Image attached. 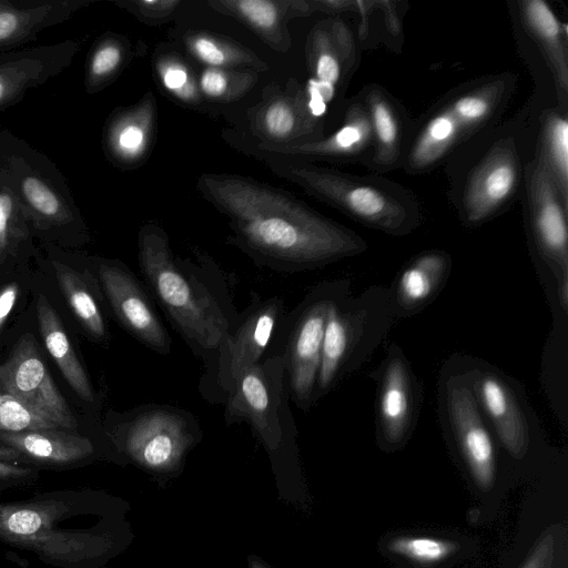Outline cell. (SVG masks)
Here are the masks:
<instances>
[{
	"instance_id": "cell-4",
	"label": "cell",
	"mask_w": 568,
	"mask_h": 568,
	"mask_svg": "<svg viewBox=\"0 0 568 568\" xmlns=\"http://www.w3.org/2000/svg\"><path fill=\"white\" fill-rule=\"evenodd\" d=\"M0 184L9 190L38 236L81 242L87 227L55 163L11 131L0 130Z\"/></svg>"
},
{
	"instance_id": "cell-43",
	"label": "cell",
	"mask_w": 568,
	"mask_h": 568,
	"mask_svg": "<svg viewBox=\"0 0 568 568\" xmlns=\"http://www.w3.org/2000/svg\"><path fill=\"white\" fill-rule=\"evenodd\" d=\"M0 460L18 465L28 464L26 458L16 449L4 445L0 442Z\"/></svg>"
},
{
	"instance_id": "cell-21",
	"label": "cell",
	"mask_w": 568,
	"mask_h": 568,
	"mask_svg": "<svg viewBox=\"0 0 568 568\" xmlns=\"http://www.w3.org/2000/svg\"><path fill=\"white\" fill-rule=\"evenodd\" d=\"M0 442L19 452L27 463L52 468L73 467L87 460L94 452L89 438L57 428L0 432Z\"/></svg>"
},
{
	"instance_id": "cell-25",
	"label": "cell",
	"mask_w": 568,
	"mask_h": 568,
	"mask_svg": "<svg viewBox=\"0 0 568 568\" xmlns=\"http://www.w3.org/2000/svg\"><path fill=\"white\" fill-rule=\"evenodd\" d=\"M39 327L48 352L74 392L87 403L94 402L90 379L73 352L55 311L42 295L37 304Z\"/></svg>"
},
{
	"instance_id": "cell-28",
	"label": "cell",
	"mask_w": 568,
	"mask_h": 568,
	"mask_svg": "<svg viewBox=\"0 0 568 568\" xmlns=\"http://www.w3.org/2000/svg\"><path fill=\"white\" fill-rule=\"evenodd\" d=\"M449 266L442 251H429L416 257L400 274L397 297L405 307H416L434 295Z\"/></svg>"
},
{
	"instance_id": "cell-34",
	"label": "cell",
	"mask_w": 568,
	"mask_h": 568,
	"mask_svg": "<svg viewBox=\"0 0 568 568\" xmlns=\"http://www.w3.org/2000/svg\"><path fill=\"white\" fill-rule=\"evenodd\" d=\"M224 4L264 34H271L280 24L278 3L268 0L229 1Z\"/></svg>"
},
{
	"instance_id": "cell-26",
	"label": "cell",
	"mask_w": 568,
	"mask_h": 568,
	"mask_svg": "<svg viewBox=\"0 0 568 568\" xmlns=\"http://www.w3.org/2000/svg\"><path fill=\"white\" fill-rule=\"evenodd\" d=\"M354 333L352 317L335 300L326 320L314 400L327 392L336 381L352 348Z\"/></svg>"
},
{
	"instance_id": "cell-31",
	"label": "cell",
	"mask_w": 568,
	"mask_h": 568,
	"mask_svg": "<svg viewBox=\"0 0 568 568\" xmlns=\"http://www.w3.org/2000/svg\"><path fill=\"white\" fill-rule=\"evenodd\" d=\"M32 227L12 193L0 184V264L30 245Z\"/></svg>"
},
{
	"instance_id": "cell-14",
	"label": "cell",
	"mask_w": 568,
	"mask_h": 568,
	"mask_svg": "<svg viewBox=\"0 0 568 568\" xmlns=\"http://www.w3.org/2000/svg\"><path fill=\"white\" fill-rule=\"evenodd\" d=\"M99 280L120 324L155 353L171 352L172 341L145 287L120 263L101 261Z\"/></svg>"
},
{
	"instance_id": "cell-1",
	"label": "cell",
	"mask_w": 568,
	"mask_h": 568,
	"mask_svg": "<svg viewBox=\"0 0 568 568\" xmlns=\"http://www.w3.org/2000/svg\"><path fill=\"white\" fill-rule=\"evenodd\" d=\"M202 189L230 217L242 250L277 272L312 268L365 250L357 234L255 182L209 175Z\"/></svg>"
},
{
	"instance_id": "cell-36",
	"label": "cell",
	"mask_w": 568,
	"mask_h": 568,
	"mask_svg": "<svg viewBox=\"0 0 568 568\" xmlns=\"http://www.w3.org/2000/svg\"><path fill=\"white\" fill-rule=\"evenodd\" d=\"M39 478L37 469L0 460V490L28 487Z\"/></svg>"
},
{
	"instance_id": "cell-22",
	"label": "cell",
	"mask_w": 568,
	"mask_h": 568,
	"mask_svg": "<svg viewBox=\"0 0 568 568\" xmlns=\"http://www.w3.org/2000/svg\"><path fill=\"white\" fill-rule=\"evenodd\" d=\"M262 148L266 151L338 160L363 158L372 149L369 118L363 101L357 97L349 103L341 126L328 136L292 146L266 144Z\"/></svg>"
},
{
	"instance_id": "cell-16",
	"label": "cell",
	"mask_w": 568,
	"mask_h": 568,
	"mask_svg": "<svg viewBox=\"0 0 568 568\" xmlns=\"http://www.w3.org/2000/svg\"><path fill=\"white\" fill-rule=\"evenodd\" d=\"M79 50L78 41L67 39L0 53V111L19 103L30 89L62 73Z\"/></svg>"
},
{
	"instance_id": "cell-32",
	"label": "cell",
	"mask_w": 568,
	"mask_h": 568,
	"mask_svg": "<svg viewBox=\"0 0 568 568\" xmlns=\"http://www.w3.org/2000/svg\"><path fill=\"white\" fill-rule=\"evenodd\" d=\"M388 551L418 564L430 565L444 560L457 550V545L450 540L403 536L388 542Z\"/></svg>"
},
{
	"instance_id": "cell-2",
	"label": "cell",
	"mask_w": 568,
	"mask_h": 568,
	"mask_svg": "<svg viewBox=\"0 0 568 568\" xmlns=\"http://www.w3.org/2000/svg\"><path fill=\"white\" fill-rule=\"evenodd\" d=\"M102 497L88 488L0 503V541L52 568H95L108 548Z\"/></svg>"
},
{
	"instance_id": "cell-27",
	"label": "cell",
	"mask_w": 568,
	"mask_h": 568,
	"mask_svg": "<svg viewBox=\"0 0 568 568\" xmlns=\"http://www.w3.org/2000/svg\"><path fill=\"white\" fill-rule=\"evenodd\" d=\"M536 156L568 205V111L555 108L542 113Z\"/></svg>"
},
{
	"instance_id": "cell-40",
	"label": "cell",
	"mask_w": 568,
	"mask_h": 568,
	"mask_svg": "<svg viewBox=\"0 0 568 568\" xmlns=\"http://www.w3.org/2000/svg\"><path fill=\"white\" fill-rule=\"evenodd\" d=\"M19 286L10 283L0 288V328L9 316L17 301Z\"/></svg>"
},
{
	"instance_id": "cell-33",
	"label": "cell",
	"mask_w": 568,
	"mask_h": 568,
	"mask_svg": "<svg viewBox=\"0 0 568 568\" xmlns=\"http://www.w3.org/2000/svg\"><path fill=\"white\" fill-rule=\"evenodd\" d=\"M51 428L59 427L37 415L0 385V432L20 433Z\"/></svg>"
},
{
	"instance_id": "cell-42",
	"label": "cell",
	"mask_w": 568,
	"mask_h": 568,
	"mask_svg": "<svg viewBox=\"0 0 568 568\" xmlns=\"http://www.w3.org/2000/svg\"><path fill=\"white\" fill-rule=\"evenodd\" d=\"M379 8L383 10L385 16V23L388 31L398 37L400 34V20L399 11L395 8V2L392 1H379Z\"/></svg>"
},
{
	"instance_id": "cell-15",
	"label": "cell",
	"mask_w": 568,
	"mask_h": 568,
	"mask_svg": "<svg viewBox=\"0 0 568 568\" xmlns=\"http://www.w3.org/2000/svg\"><path fill=\"white\" fill-rule=\"evenodd\" d=\"M357 43L353 31L341 20L320 26L313 36L312 65L314 77L308 81V112L321 116L346 81L357 62Z\"/></svg>"
},
{
	"instance_id": "cell-39",
	"label": "cell",
	"mask_w": 568,
	"mask_h": 568,
	"mask_svg": "<svg viewBox=\"0 0 568 568\" xmlns=\"http://www.w3.org/2000/svg\"><path fill=\"white\" fill-rule=\"evenodd\" d=\"M201 88L209 97H220L227 88V78L217 69H207L201 75Z\"/></svg>"
},
{
	"instance_id": "cell-13",
	"label": "cell",
	"mask_w": 568,
	"mask_h": 568,
	"mask_svg": "<svg viewBox=\"0 0 568 568\" xmlns=\"http://www.w3.org/2000/svg\"><path fill=\"white\" fill-rule=\"evenodd\" d=\"M0 385L55 426L77 428V420L57 389L31 336H22L8 361L0 365Z\"/></svg>"
},
{
	"instance_id": "cell-30",
	"label": "cell",
	"mask_w": 568,
	"mask_h": 568,
	"mask_svg": "<svg viewBox=\"0 0 568 568\" xmlns=\"http://www.w3.org/2000/svg\"><path fill=\"white\" fill-rule=\"evenodd\" d=\"M125 47L114 34H105L91 48L84 67V87L88 93L102 90L123 64Z\"/></svg>"
},
{
	"instance_id": "cell-12",
	"label": "cell",
	"mask_w": 568,
	"mask_h": 568,
	"mask_svg": "<svg viewBox=\"0 0 568 568\" xmlns=\"http://www.w3.org/2000/svg\"><path fill=\"white\" fill-rule=\"evenodd\" d=\"M125 445L149 466L169 463L199 434L200 424L187 410L168 404H146L119 424Z\"/></svg>"
},
{
	"instance_id": "cell-29",
	"label": "cell",
	"mask_w": 568,
	"mask_h": 568,
	"mask_svg": "<svg viewBox=\"0 0 568 568\" xmlns=\"http://www.w3.org/2000/svg\"><path fill=\"white\" fill-rule=\"evenodd\" d=\"M51 263L61 291L79 322L94 338H105V321L90 286L80 273L65 263L57 258Z\"/></svg>"
},
{
	"instance_id": "cell-11",
	"label": "cell",
	"mask_w": 568,
	"mask_h": 568,
	"mask_svg": "<svg viewBox=\"0 0 568 568\" xmlns=\"http://www.w3.org/2000/svg\"><path fill=\"white\" fill-rule=\"evenodd\" d=\"M524 169L514 139L494 143L473 168L464 185L459 203L463 222L476 226L506 209L518 194Z\"/></svg>"
},
{
	"instance_id": "cell-10",
	"label": "cell",
	"mask_w": 568,
	"mask_h": 568,
	"mask_svg": "<svg viewBox=\"0 0 568 568\" xmlns=\"http://www.w3.org/2000/svg\"><path fill=\"white\" fill-rule=\"evenodd\" d=\"M525 210L532 240L540 255L558 275L561 306L568 305V205L540 160L524 169Z\"/></svg>"
},
{
	"instance_id": "cell-24",
	"label": "cell",
	"mask_w": 568,
	"mask_h": 568,
	"mask_svg": "<svg viewBox=\"0 0 568 568\" xmlns=\"http://www.w3.org/2000/svg\"><path fill=\"white\" fill-rule=\"evenodd\" d=\"M413 415V392L408 369L399 357L386 366L381 394L379 419L385 438L396 444L406 435Z\"/></svg>"
},
{
	"instance_id": "cell-41",
	"label": "cell",
	"mask_w": 568,
	"mask_h": 568,
	"mask_svg": "<svg viewBox=\"0 0 568 568\" xmlns=\"http://www.w3.org/2000/svg\"><path fill=\"white\" fill-rule=\"evenodd\" d=\"M162 80L166 89L179 91L186 84L187 73L179 65H170L163 70Z\"/></svg>"
},
{
	"instance_id": "cell-3",
	"label": "cell",
	"mask_w": 568,
	"mask_h": 568,
	"mask_svg": "<svg viewBox=\"0 0 568 568\" xmlns=\"http://www.w3.org/2000/svg\"><path fill=\"white\" fill-rule=\"evenodd\" d=\"M139 261L155 301L192 352L209 363L240 314L215 275L176 261L165 235L145 229L140 235Z\"/></svg>"
},
{
	"instance_id": "cell-20",
	"label": "cell",
	"mask_w": 568,
	"mask_h": 568,
	"mask_svg": "<svg viewBox=\"0 0 568 568\" xmlns=\"http://www.w3.org/2000/svg\"><path fill=\"white\" fill-rule=\"evenodd\" d=\"M372 129V149L367 165L387 172L402 165L408 140L405 115L397 101L377 84L366 85L358 95Z\"/></svg>"
},
{
	"instance_id": "cell-7",
	"label": "cell",
	"mask_w": 568,
	"mask_h": 568,
	"mask_svg": "<svg viewBox=\"0 0 568 568\" xmlns=\"http://www.w3.org/2000/svg\"><path fill=\"white\" fill-rule=\"evenodd\" d=\"M283 318L284 303L281 297L261 300L255 296L252 300L212 359L205 364L200 390L207 400L225 399L240 375L263 358Z\"/></svg>"
},
{
	"instance_id": "cell-9",
	"label": "cell",
	"mask_w": 568,
	"mask_h": 568,
	"mask_svg": "<svg viewBox=\"0 0 568 568\" xmlns=\"http://www.w3.org/2000/svg\"><path fill=\"white\" fill-rule=\"evenodd\" d=\"M336 298L329 287L314 290L288 318L282 349L288 397L301 409L314 402L323 338L331 305Z\"/></svg>"
},
{
	"instance_id": "cell-37",
	"label": "cell",
	"mask_w": 568,
	"mask_h": 568,
	"mask_svg": "<svg viewBox=\"0 0 568 568\" xmlns=\"http://www.w3.org/2000/svg\"><path fill=\"white\" fill-rule=\"evenodd\" d=\"M554 537L545 535L535 546L521 568H552Z\"/></svg>"
},
{
	"instance_id": "cell-38",
	"label": "cell",
	"mask_w": 568,
	"mask_h": 568,
	"mask_svg": "<svg viewBox=\"0 0 568 568\" xmlns=\"http://www.w3.org/2000/svg\"><path fill=\"white\" fill-rule=\"evenodd\" d=\"M194 54L203 62L211 65H221L226 61L225 52L211 39L197 37L192 42Z\"/></svg>"
},
{
	"instance_id": "cell-23",
	"label": "cell",
	"mask_w": 568,
	"mask_h": 568,
	"mask_svg": "<svg viewBox=\"0 0 568 568\" xmlns=\"http://www.w3.org/2000/svg\"><path fill=\"white\" fill-rule=\"evenodd\" d=\"M474 395L493 422L508 452L520 458L527 450L529 434L526 418L510 388L494 374L478 377Z\"/></svg>"
},
{
	"instance_id": "cell-8",
	"label": "cell",
	"mask_w": 568,
	"mask_h": 568,
	"mask_svg": "<svg viewBox=\"0 0 568 568\" xmlns=\"http://www.w3.org/2000/svg\"><path fill=\"white\" fill-rule=\"evenodd\" d=\"M284 358L281 353L245 369L225 397L227 425L246 420L268 445L295 426L288 405Z\"/></svg>"
},
{
	"instance_id": "cell-6",
	"label": "cell",
	"mask_w": 568,
	"mask_h": 568,
	"mask_svg": "<svg viewBox=\"0 0 568 568\" xmlns=\"http://www.w3.org/2000/svg\"><path fill=\"white\" fill-rule=\"evenodd\" d=\"M293 179L321 200L369 227L404 234L418 223L419 206L400 185L311 164L293 168Z\"/></svg>"
},
{
	"instance_id": "cell-19",
	"label": "cell",
	"mask_w": 568,
	"mask_h": 568,
	"mask_svg": "<svg viewBox=\"0 0 568 568\" xmlns=\"http://www.w3.org/2000/svg\"><path fill=\"white\" fill-rule=\"evenodd\" d=\"M92 0H0V53L34 41L50 27L69 20Z\"/></svg>"
},
{
	"instance_id": "cell-5",
	"label": "cell",
	"mask_w": 568,
	"mask_h": 568,
	"mask_svg": "<svg viewBox=\"0 0 568 568\" xmlns=\"http://www.w3.org/2000/svg\"><path fill=\"white\" fill-rule=\"evenodd\" d=\"M509 74L491 75L455 91L438 104L407 142L402 166L409 174L438 165L456 146L490 124L513 91Z\"/></svg>"
},
{
	"instance_id": "cell-18",
	"label": "cell",
	"mask_w": 568,
	"mask_h": 568,
	"mask_svg": "<svg viewBox=\"0 0 568 568\" xmlns=\"http://www.w3.org/2000/svg\"><path fill=\"white\" fill-rule=\"evenodd\" d=\"M516 3L525 32L539 49L551 73L559 109L568 111L567 24L544 0H518Z\"/></svg>"
},
{
	"instance_id": "cell-35",
	"label": "cell",
	"mask_w": 568,
	"mask_h": 568,
	"mask_svg": "<svg viewBox=\"0 0 568 568\" xmlns=\"http://www.w3.org/2000/svg\"><path fill=\"white\" fill-rule=\"evenodd\" d=\"M298 124L295 111L283 100L272 102L264 114L266 132L274 138H286Z\"/></svg>"
},
{
	"instance_id": "cell-17",
	"label": "cell",
	"mask_w": 568,
	"mask_h": 568,
	"mask_svg": "<svg viewBox=\"0 0 568 568\" xmlns=\"http://www.w3.org/2000/svg\"><path fill=\"white\" fill-rule=\"evenodd\" d=\"M447 407L470 473L478 487L488 490L495 479V448L474 392L465 384L450 382L447 387Z\"/></svg>"
}]
</instances>
